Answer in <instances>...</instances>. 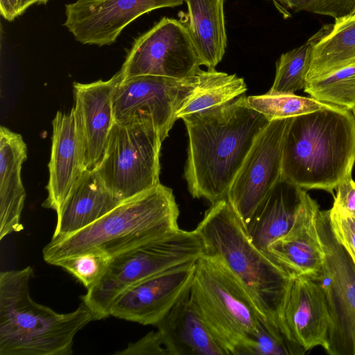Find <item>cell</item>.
<instances>
[{
    "label": "cell",
    "mask_w": 355,
    "mask_h": 355,
    "mask_svg": "<svg viewBox=\"0 0 355 355\" xmlns=\"http://www.w3.org/2000/svg\"><path fill=\"white\" fill-rule=\"evenodd\" d=\"M243 94L224 105L182 116L189 144L184 178L190 194L211 204L226 198L253 143L269 123Z\"/></svg>",
    "instance_id": "cell-1"
},
{
    "label": "cell",
    "mask_w": 355,
    "mask_h": 355,
    "mask_svg": "<svg viewBox=\"0 0 355 355\" xmlns=\"http://www.w3.org/2000/svg\"><path fill=\"white\" fill-rule=\"evenodd\" d=\"M355 118L335 105L292 118L283 147L282 176L304 190L333 193L352 176Z\"/></svg>",
    "instance_id": "cell-2"
},
{
    "label": "cell",
    "mask_w": 355,
    "mask_h": 355,
    "mask_svg": "<svg viewBox=\"0 0 355 355\" xmlns=\"http://www.w3.org/2000/svg\"><path fill=\"white\" fill-rule=\"evenodd\" d=\"M196 230L202 239L204 254L223 265L266 320L284 332L282 315L293 276L252 244L226 198L211 204Z\"/></svg>",
    "instance_id": "cell-3"
},
{
    "label": "cell",
    "mask_w": 355,
    "mask_h": 355,
    "mask_svg": "<svg viewBox=\"0 0 355 355\" xmlns=\"http://www.w3.org/2000/svg\"><path fill=\"white\" fill-rule=\"evenodd\" d=\"M180 211L171 189L155 187L123 201L92 224L71 235L51 239L43 248L44 260L57 261L90 250L112 258L179 229Z\"/></svg>",
    "instance_id": "cell-4"
},
{
    "label": "cell",
    "mask_w": 355,
    "mask_h": 355,
    "mask_svg": "<svg viewBox=\"0 0 355 355\" xmlns=\"http://www.w3.org/2000/svg\"><path fill=\"white\" fill-rule=\"evenodd\" d=\"M32 267L0 273V355H71L77 333L95 320L84 304L59 313L30 295Z\"/></svg>",
    "instance_id": "cell-5"
},
{
    "label": "cell",
    "mask_w": 355,
    "mask_h": 355,
    "mask_svg": "<svg viewBox=\"0 0 355 355\" xmlns=\"http://www.w3.org/2000/svg\"><path fill=\"white\" fill-rule=\"evenodd\" d=\"M205 254L202 239L195 230L178 229L162 238L112 258L102 277L80 297L94 320L110 316L114 300L134 284L190 262Z\"/></svg>",
    "instance_id": "cell-6"
},
{
    "label": "cell",
    "mask_w": 355,
    "mask_h": 355,
    "mask_svg": "<svg viewBox=\"0 0 355 355\" xmlns=\"http://www.w3.org/2000/svg\"><path fill=\"white\" fill-rule=\"evenodd\" d=\"M191 289L207 324L228 355H238L265 319L243 286L219 261L204 254L196 262Z\"/></svg>",
    "instance_id": "cell-7"
},
{
    "label": "cell",
    "mask_w": 355,
    "mask_h": 355,
    "mask_svg": "<svg viewBox=\"0 0 355 355\" xmlns=\"http://www.w3.org/2000/svg\"><path fill=\"white\" fill-rule=\"evenodd\" d=\"M160 133L149 119L114 123L107 147L95 170L107 189L125 201L159 182Z\"/></svg>",
    "instance_id": "cell-8"
},
{
    "label": "cell",
    "mask_w": 355,
    "mask_h": 355,
    "mask_svg": "<svg viewBox=\"0 0 355 355\" xmlns=\"http://www.w3.org/2000/svg\"><path fill=\"white\" fill-rule=\"evenodd\" d=\"M316 225L324 260L313 280L324 292L330 315L324 349L330 355H355V263L335 234L329 210L318 211Z\"/></svg>",
    "instance_id": "cell-9"
},
{
    "label": "cell",
    "mask_w": 355,
    "mask_h": 355,
    "mask_svg": "<svg viewBox=\"0 0 355 355\" xmlns=\"http://www.w3.org/2000/svg\"><path fill=\"white\" fill-rule=\"evenodd\" d=\"M201 65L187 26L164 17L135 40L119 71L121 80L145 75L182 79L197 75Z\"/></svg>",
    "instance_id": "cell-10"
},
{
    "label": "cell",
    "mask_w": 355,
    "mask_h": 355,
    "mask_svg": "<svg viewBox=\"0 0 355 355\" xmlns=\"http://www.w3.org/2000/svg\"><path fill=\"white\" fill-rule=\"evenodd\" d=\"M199 73L182 79L151 75L121 78L112 96L114 122L150 119L164 141L178 112L198 86Z\"/></svg>",
    "instance_id": "cell-11"
},
{
    "label": "cell",
    "mask_w": 355,
    "mask_h": 355,
    "mask_svg": "<svg viewBox=\"0 0 355 355\" xmlns=\"http://www.w3.org/2000/svg\"><path fill=\"white\" fill-rule=\"evenodd\" d=\"M292 118L273 119L256 138L226 198L244 228L282 176L285 136Z\"/></svg>",
    "instance_id": "cell-12"
},
{
    "label": "cell",
    "mask_w": 355,
    "mask_h": 355,
    "mask_svg": "<svg viewBox=\"0 0 355 355\" xmlns=\"http://www.w3.org/2000/svg\"><path fill=\"white\" fill-rule=\"evenodd\" d=\"M184 0H76L65 5L63 26L83 44H112L142 15L182 5Z\"/></svg>",
    "instance_id": "cell-13"
},
{
    "label": "cell",
    "mask_w": 355,
    "mask_h": 355,
    "mask_svg": "<svg viewBox=\"0 0 355 355\" xmlns=\"http://www.w3.org/2000/svg\"><path fill=\"white\" fill-rule=\"evenodd\" d=\"M196 262L175 266L130 286L114 300L110 316L157 325L191 285Z\"/></svg>",
    "instance_id": "cell-14"
},
{
    "label": "cell",
    "mask_w": 355,
    "mask_h": 355,
    "mask_svg": "<svg viewBox=\"0 0 355 355\" xmlns=\"http://www.w3.org/2000/svg\"><path fill=\"white\" fill-rule=\"evenodd\" d=\"M119 71L107 80L73 83V107L82 141L85 170H94L104 155L114 123L112 96Z\"/></svg>",
    "instance_id": "cell-15"
},
{
    "label": "cell",
    "mask_w": 355,
    "mask_h": 355,
    "mask_svg": "<svg viewBox=\"0 0 355 355\" xmlns=\"http://www.w3.org/2000/svg\"><path fill=\"white\" fill-rule=\"evenodd\" d=\"M282 324L284 334L306 351L327 347L330 315L324 292L316 281L293 277L284 302Z\"/></svg>",
    "instance_id": "cell-16"
},
{
    "label": "cell",
    "mask_w": 355,
    "mask_h": 355,
    "mask_svg": "<svg viewBox=\"0 0 355 355\" xmlns=\"http://www.w3.org/2000/svg\"><path fill=\"white\" fill-rule=\"evenodd\" d=\"M320 207L307 192L291 230L268 247V254L293 277L315 279L324 255L316 220Z\"/></svg>",
    "instance_id": "cell-17"
},
{
    "label": "cell",
    "mask_w": 355,
    "mask_h": 355,
    "mask_svg": "<svg viewBox=\"0 0 355 355\" xmlns=\"http://www.w3.org/2000/svg\"><path fill=\"white\" fill-rule=\"evenodd\" d=\"M47 197L42 207L58 212L85 171L80 133L74 108L58 111L52 121Z\"/></svg>",
    "instance_id": "cell-18"
},
{
    "label": "cell",
    "mask_w": 355,
    "mask_h": 355,
    "mask_svg": "<svg viewBox=\"0 0 355 355\" xmlns=\"http://www.w3.org/2000/svg\"><path fill=\"white\" fill-rule=\"evenodd\" d=\"M156 326L168 355H228L203 318L191 285Z\"/></svg>",
    "instance_id": "cell-19"
},
{
    "label": "cell",
    "mask_w": 355,
    "mask_h": 355,
    "mask_svg": "<svg viewBox=\"0 0 355 355\" xmlns=\"http://www.w3.org/2000/svg\"><path fill=\"white\" fill-rule=\"evenodd\" d=\"M95 169L85 170L57 214L52 239L62 238L92 224L120 205Z\"/></svg>",
    "instance_id": "cell-20"
},
{
    "label": "cell",
    "mask_w": 355,
    "mask_h": 355,
    "mask_svg": "<svg viewBox=\"0 0 355 355\" xmlns=\"http://www.w3.org/2000/svg\"><path fill=\"white\" fill-rule=\"evenodd\" d=\"M27 146L20 134L0 128V240L24 228L21 216L26 191L21 177Z\"/></svg>",
    "instance_id": "cell-21"
},
{
    "label": "cell",
    "mask_w": 355,
    "mask_h": 355,
    "mask_svg": "<svg viewBox=\"0 0 355 355\" xmlns=\"http://www.w3.org/2000/svg\"><path fill=\"white\" fill-rule=\"evenodd\" d=\"M306 192L284 179L279 180L256 209L245 227L256 248L268 254V245L291 230Z\"/></svg>",
    "instance_id": "cell-22"
},
{
    "label": "cell",
    "mask_w": 355,
    "mask_h": 355,
    "mask_svg": "<svg viewBox=\"0 0 355 355\" xmlns=\"http://www.w3.org/2000/svg\"><path fill=\"white\" fill-rule=\"evenodd\" d=\"M311 44L306 83L355 64V15L335 19L308 40Z\"/></svg>",
    "instance_id": "cell-23"
},
{
    "label": "cell",
    "mask_w": 355,
    "mask_h": 355,
    "mask_svg": "<svg viewBox=\"0 0 355 355\" xmlns=\"http://www.w3.org/2000/svg\"><path fill=\"white\" fill-rule=\"evenodd\" d=\"M188 8L187 26L202 64L215 69L227 47L225 0H184Z\"/></svg>",
    "instance_id": "cell-24"
},
{
    "label": "cell",
    "mask_w": 355,
    "mask_h": 355,
    "mask_svg": "<svg viewBox=\"0 0 355 355\" xmlns=\"http://www.w3.org/2000/svg\"><path fill=\"white\" fill-rule=\"evenodd\" d=\"M247 85L236 74L215 69L201 70L199 83L178 114V119L224 105L244 94Z\"/></svg>",
    "instance_id": "cell-25"
},
{
    "label": "cell",
    "mask_w": 355,
    "mask_h": 355,
    "mask_svg": "<svg viewBox=\"0 0 355 355\" xmlns=\"http://www.w3.org/2000/svg\"><path fill=\"white\" fill-rule=\"evenodd\" d=\"M311 44L302 45L282 53L276 64V73L268 94H294L306 84L310 66Z\"/></svg>",
    "instance_id": "cell-26"
},
{
    "label": "cell",
    "mask_w": 355,
    "mask_h": 355,
    "mask_svg": "<svg viewBox=\"0 0 355 355\" xmlns=\"http://www.w3.org/2000/svg\"><path fill=\"white\" fill-rule=\"evenodd\" d=\"M248 107L263 114L270 121L293 118L335 105L319 101L312 97L294 94H266L246 96Z\"/></svg>",
    "instance_id": "cell-27"
},
{
    "label": "cell",
    "mask_w": 355,
    "mask_h": 355,
    "mask_svg": "<svg viewBox=\"0 0 355 355\" xmlns=\"http://www.w3.org/2000/svg\"><path fill=\"white\" fill-rule=\"evenodd\" d=\"M304 91L319 101L352 111L355 107V64L307 82Z\"/></svg>",
    "instance_id": "cell-28"
},
{
    "label": "cell",
    "mask_w": 355,
    "mask_h": 355,
    "mask_svg": "<svg viewBox=\"0 0 355 355\" xmlns=\"http://www.w3.org/2000/svg\"><path fill=\"white\" fill-rule=\"evenodd\" d=\"M306 351L289 339L280 328L261 319L253 334L238 355H303Z\"/></svg>",
    "instance_id": "cell-29"
},
{
    "label": "cell",
    "mask_w": 355,
    "mask_h": 355,
    "mask_svg": "<svg viewBox=\"0 0 355 355\" xmlns=\"http://www.w3.org/2000/svg\"><path fill=\"white\" fill-rule=\"evenodd\" d=\"M112 259L102 251L90 250L60 259L53 266L64 269L88 289L102 277Z\"/></svg>",
    "instance_id": "cell-30"
},
{
    "label": "cell",
    "mask_w": 355,
    "mask_h": 355,
    "mask_svg": "<svg viewBox=\"0 0 355 355\" xmlns=\"http://www.w3.org/2000/svg\"><path fill=\"white\" fill-rule=\"evenodd\" d=\"M279 9L295 12L304 11L329 16L335 19L350 15L355 8V0H270Z\"/></svg>",
    "instance_id": "cell-31"
},
{
    "label": "cell",
    "mask_w": 355,
    "mask_h": 355,
    "mask_svg": "<svg viewBox=\"0 0 355 355\" xmlns=\"http://www.w3.org/2000/svg\"><path fill=\"white\" fill-rule=\"evenodd\" d=\"M329 212L335 234L355 263V217L345 214L334 205L329 209Z\"/></svg>",
    "instance_id": "cell-32"
},
{
    "label": "cell",
    "mask_w": 355,
    "mask_h": 355,
    "mask_svg": "<svg viewBox=\"0 0 355 355\" xmlns=\"http://www.w3.org/2000/svg\"><path fill=\"white\" fill-rule=\"evenodd\" d=\"M116 355H168L160 333L151 331L125 349L116 352Z\"/></svg>",
    "instance_id": "cell-33"
},
{
    "label": "cell",
    "mask_w": 355,
    "mask_h": 355,
    "mask_svg": "<svg viewBox=\"0 0 355 355\" xmlns=\"http://www.w3.org/2000/svg\"><path fill=\"white\" fill-rule=\"evenodd\" d=\"M334 206L355 217V182L352 176L344 179L336 189Z\"/></svg>",
    "instance_id": "cell-34"
},
{
    "label": "cell",
    "mask_w": 355,
    "mask_h": 355,
    "mask_svg": "<svg viewBox=\"0 0 355 355\" xmlns=\"http://www.w3.org/2000/svg\"><path fill=\"white\" fill-rule=\"evenodd\" d=\"M1 15L11 21L18 17V0H0Z\"/></svg>",
    "instance_id": "cell-35"
},
{
    "label": "cell",
    "mask_w": 355,
    "mask_h": 355,
    "mask_svg": "<svg viewBox=\"0 0 355 355\" xmlns=\"http://www.w3.org/2000/svg\"><path fill=\"white\" fill-rule=\"evenodd\" d=\"M49 0H18V15H22L31 6L46 4Z\"/></svg>",
    "instance_id": "cell-36"
},
{
    "label": "cell",
    "mask_w": 355,
    "mask_h": 355,
    "mask_svg": "<svg viewBox=\"0 0 355 355\" xmlns=\"http://www.w3.org/2000/svg\"><path fill=\"white\" fill-rule=\"evenodd\" d=\"M352 112L355 118V107L352 110Z\"/></svg>",
    "instance_id": "cell-37"
},
{
    "label": "cell",
    "mask_w": 355,
    "mask_h": 355,
    "mask_svg": "<svg viewBox=\"0 0 355 355\" xmlns=\"http://www.w3.org/2000/svg\"><path fill=\"white\" fill-rule=\"evenodd\" d=\"M351 15H355V8H354V10L352 11V12L351 13Z\"/></svg>",
    "instance_id": "cell-38"
}]
</instances>
